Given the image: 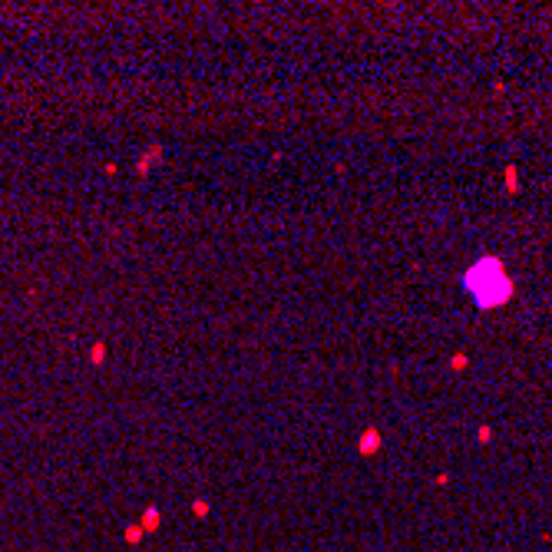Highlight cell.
Instances as JSON below:
<instances>
[{
    "mask_svg": "<svg viewBox=\"0 0 552 552\" xmlns=\"http://www.w3.org/2000/svg\"><path fill=\"white\" fill-rule=\"evenodd\" d=\"M463 288L476 301V308H483V311L500 308L512 298V278L506 275L500 258H483L476 265H470L463 275Z\"/></svg>",
    "mask_w": 552,
    "mask_h": 552,
    "instance_id": "obj_1",
    "label": "cell"
},
{
    "mask_svg": "<svg viewBox=\"0 0 552 552\" xmlns=\"http://www.w3.org/2000/svg\"><path fill=\"white\" fill-rule=\"evenodd\" d=\"M377 447H380V433H377V430H364V437H361V453H374Z\"/></svg>",
    "mask_w": 552,
    "mask_h": 552,
    "instance_id": "obj_2",
    "label": "cell"
},
{
    "mask_svg": "<svg viewBox=\"0 0 552 552\" xmlns=\"http://www.w3.org/2000/svg\"><path fill=\"white\" fill-rule=\"evenodd\" d=\"M519 189V179H516V169H506V192H516Z\"/></svg>",
    "mask_w": 552,
    "mask_h": 552,
    "instance_id": "obj_3",
    "label": "cell"
},
{
    "mask_svg": "<svg viewBox=\"0 0 552 552\" xmlns=\"http://www.w3.org/2000/svg\"><path fill=\"white\" fill-rule=\"evenodd\" d=\"M450 367H453V370H463V367H466V354H456V357H450Z\"/></svg>",
    "mask_w": 552,
    "mask_h": 552,
    "instance_id": "obj_4",
    "label": "cell"
}]
</instances>
